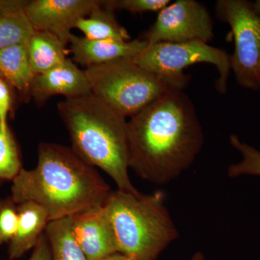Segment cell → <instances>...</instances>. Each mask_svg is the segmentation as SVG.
I'll list each match as a JSON object with an SVG mask.
<instances>
[{
  "mask_svg": "<svg viewBox=\"0 0 260 260\" xmlns=\"http://www.w3.org/2000/svg\"><path fill=\"white\" fill-rule=\"evenodd\" d=\"M126 134L129 169L157 185L189 169L205 143L193 103L180 90L167 92L132 116Z\"/></svg>",
  "mask_w": 260,
  "mask_h": 260,
  "instance_id": "6da1fadb",
  "label": "cell"
},
{
  "mask_svg": "<svg viewBox=\"0 0 260 260\" xmlns=\"http://www.w3.org/2000/svg\"><path fill=\"white\" fill-rule=\"evenodd\" d=\"M12 182L13 201L40 205L50 221L104 206L113 191L72 147L51 143L39 144L37 167L23 168Z\"/></svg>",
  "mask_w": 260,
  "mask_h": 260,
  "instance_id": "7a4b0ae2",
  "label": "cell"
},
{
  "mask_svg": "<svg viewBox=\"0 0 260 260\" xmlns=\"http://www.w3.org/2000/svg\"><path fill=\"white\" fill-rule=\"evenodd\" d=\"M57 111L69 133L72 148L107 173L119 190L138 191L129 176L126 117L92 93L65 99L58 104Z\"/></svg>",
  "mask_w": 260,
  "mask_h": 260,
  "instance_id": "3957f363",
  "label": "cell"
},
{
  "mask_svg": "<svg viewBox=\"0 0 260 260\" xmlns=\"http://www.w3.org/2000/svg\"><path fill=\"white\" fill-rule=\"evenodd\" d=\"M162 191H112L104 205L118 251L130 260H157L179 237Z\"/></svg>",
  "mask_w": 260,
  "mask_h": 260,
  "instance_id": "277c9868",
  "label": "cell"
},
{
  "mask_svg": "<svg viewBox=\"0 0 260 260\" xmlns=\"http://www.w3.org/2000/svg\"><path fill=\"white\" fill-rule=\"evenodd\" d=\"M92 94L124 117H131L173 88L133 59H119L84 70Z\"/></svg>",
  "mask_w": 260,
  "mask_h": 260,
  "instance_id": "5b68a950",
  "label": "cell"
},
{
  "mask_svg": "<svg viewBox=\"0 0 260 260\" xmlns=\"http://www.w3.org/2000/svg\"><path fill=\"white\" fill-rule=\"evenodd\" d=\"M133 61L180 90H184L190 79L184 70L198 63H208L216 67L219 77L215 88L219 93L225 94L232 70L231 55L226 51L202 41L148 44Z\"/></svg>",
  "mask_w": 260,
  "mask_h": 260,
  "instance_id": "8992f818",
  "label": "cell"
},
{
  "mask_svg": "<svg viewBox=\"0 0 260 260\" xmlns=\"http://www.w3.org/2000/svg\"><path fill=\"white\" fill-rule=\"evenodd\" d=\"M216 12L232 28L234 51L231 68L237 83L249 90H260V15L246 0H220Z\"/></svg>",
  "mask_w": 260,
  "mask_h": 260,
  "instance_id": "52a82bcc",
  "label": "cell"
},
{
  "mask_svg": "<svg viewBox=\"0 0 260 260\" xmlns=\"http://www.w3.org/2000/svg\"><path fill=\"white\" fill-rule=\"evenodd\" d=\"M213 38V20L205 5L194 0H178L159 12L143 39L153 44L191 41L208 43Z\"/></svg>",
  "mask_w": 260,
  "mask_h": 260,
  "instance_id": "ba28073f",
  "label": "cell"
},
{
  "mask_svg": "<svg viewBox=\"0 0 260 260\" xmlns=\"http://www.w3.org/2000/svg\"><path fill=\"white\" fill-rule=\"evenodd\" d=\"M100 3L97 0H32L28 2L25 13L34 30L54 34L67 46L73 34L72 29Z\"/></svg>",
  "mask_w": 260,
  "mask_h": 260,
  "instance_id": "9c48e42d",
  "label": "cell"
},
{
  "mask_svg": "<svg viewBox=\"0 0 260 260\" xmlns=\"http://www.w3.org/2000/svg\"><path fill=\"white\" fill-rule=\"evenodd\" d=\"M73 236L88 260H99L119 252L105 206L71 216Z\"/></svg>",
  "mask_w": 260,
  "mask_h": 260,
  "instance_id": "30bf717a",
  "label": "cell"
},
{
  "mask_svg": "<svg viewBox=\"0 0 260 260\" xmlns=\"http://www.w3.org/2000/svg\"><path fill=\"white\" fill-rule=\"evenodd\" d=\"M90 93L91 90L85 71L68 58L56 68L36 75L31 90V96L39 106L56 95L69 99Z\"/></svg>",
  "mask_w": 260,
  "mask_h": 260,
  "instance_id": "8fae6325",
  "label": "cell"
},
{
  "mask_svg": "<svg viewBox=\"0 0 260 260\" xmlns=\"http://www.w3.org/2000/svg\"><path fill=\"white\" fill-rule=\"evenodd\" d=\"M70 47L75 61L89 68L124 59H134L148 44L145 39L93 40L72 34Z\"/></svg>",
  "mask_w": 260,
  "mask_h": 260,
  "instance_id": "7c38bea8",
  "label": "cell"
},
{
  "mask_svg": "<svg viewBox=\"0 0 260 260\" xmlns=\"http://www.w3.org/2000/svg\"><path fill=\"white\" fill-rule=\"evenodd\" d=\"M18 228L8 247L10 260L18 259L34 249L50 221L47 210L34 202L18 205Z\"/></svg>",
  "mask_w": 260,
  "mask_h": 260,
  "instance_id": "4fadbf2b",
  "label": "cell"
},
{
  "mask_svg": "<svg viewBox=\"0 0 260 260\" xmlns=\"http://www.w3.org/2000/svg\"><path fill=\"white\" fill-rule=\"evenodd\" d=\"M0 74L25 99L31 97L36 75L29 59L27 43L0 50Z\"/></svg>",
  "mask_w": 260,
  "mask_h": 260,
  "instance_id": "5bb4252c",
  "label": "cell"
},
{
  "mask_svg": "<svg viewBox=\"0 0 260 260\" xmlns=\"http://www.w3.org/2000/svg\"><path fill=\"white\" fill-rule=\"evenodd\" d=\"M25 0H0V50L25 44L34 34L29 21Z\"/></svg>",
  "mask_w": 260,
  "mask_h": 260,
  "instance_id": "9a60e30c",
  "label": "cell"
},
{
  "mask_svg": "<svg viewBox=\"0 0 260 260\" xmlns=\"http://www.w3.org/2000/svg\"><path fill=\"white\" fill-rule=\"evenodd\" d=\"M27 48L36 75L56 68L68 59L66 45L50 32L35 30L27 42Z\"/></svg>",
  "mask_w": 260,
  "mask_h": 260,
  "instance_id": "2e32d148",
  "label": "cell"
},
{
  "mask_svg": "<svg viewBox=\"0 0 260 260\" xmlns=\"http://www.w3.org/2000/svg\"><path fill=\"white\" fill-rule=\"evenodd\" d=\"M75 28L85 37L93 40L129 41L127 30L116 20L114 11L108 9L101 1L86 18L81 19Z\"/></svg>",
  "mask_w": 260,
  "mask_h": 260,
  "instance_id": "e0dca14e",
  "label": "cell"
},
{
  "mask_svg": "<svg viewBox=\"0 0 260 260\" xmlns=\"http://www.w3.org/2000/svg\"><path fill=\"white\" fill-rule=\"evenodd\" d=\"M52 260H88L71 229V216L51 220L45 232Z\"/></svg>",
  "mask_w": 260,
  "mask_h": 260,
  "instance_id": "ac0fdd59",
  "label": "cell"
},
{
  "mask_svg": "<svg viewBox=\"0 0 260 260\" xmlns=\"http://www.w3.org/2000/svg\"><path fill=\"white\" fill-rule=\"evenodd\" d=\"M229 142L242 155L240 161L232 164L228 169L229 177L237 178L247 175L260 177L259 150L242 141L236 135H231Z\"/></svg>",
  "mask_w": 260,
  "mask_h": 260,
  "instance_id": "d6986e66",
  "label": "cell"
},
{
  "mask_svg": "<svg viewBox=\"0 0 260 260\" xmlns=\"http://www.w3.org/2000/svg\"><path fill=\"white\" fill-rule=\"evenodd\" d=\"M22 167L18 147L10 129L0 126V180L13 181Z\"/></svg>",
  "mask_w": 260,
  "mask_h": 260,
  "instance_id": "ffe728a7",
  "label": "cell"
},
{
  "mask_svg": "<svg viewBox=\"0 0 260 260\" xmlns=\"http://www.w3.org/2000/svg\"><path fill=\"white\" fill-rule=\"evenodd\" d=\"M18 224V205L11 198L0 200V244L12 240Z\"/></svg>",
  "mask_w": 260,
  "mask_h": 260,
  "instance_id": "44dd1931",
  "label": "cell"
},
{
  "mask_svg": "<svg viewBox=\"0 0 260 260\" xmlns=\"http://www.w3.org/2000/svg\"><path fill=\"white\" fill-rule=\"evenodd\" d=\"M169 0H110L104 1L108 9L124 10L131 13H143L147 12H160L170 4Z\"/></svg>",
  "mask_w": 260,
  "mask_h": 260,
  "instance_id": "7402d4cb",
  "label": "cell"
},
{
  "mask_svg": "<svg viewBox=\"0 0 260 260\" xmlns=\"http://www.w3.org/2000/svg\"><path fill=\"white\" fill-rule=\"evenodd\" d=\"M11 94L9 85L3 78H0V126L4 132L9 129L7 122L8 112L11 107Z\"/></svg>",
  "mask_w": 260,
  "mask_h": 260,
  "instance_id": "603a6c76",
  "label": "cell"
},
{
  "mask_svg": "<svg viewBox=\"0 0 260 260\" xmlns=\"http://www.w3.org/2000/svg\"><path fill=\"white\" fill-rule=\"evenodd\" d=\"M28 260H52L50 245L45 233L42 234L34 246Z\"/></svg>",
  "mask_w": 260,
  "mask_h": 260,
  "instance_id": "cb8c5ba5",
  "label": "cell"
},
{
  "mask_svg": "<svg viewBox=\"0 0 260 260\" xmlns=\"http://www.w3.org/2000/svg\"><path fill=\"white\" fill-rule=\"evenodd\" d=\"M99 260H130L129 258L126 257L124 254L117 252L115 254H111V255L106 256L102 259Z\"/></svg>",
  "mask_w": 260,
  "mask_h": 260,
  "instance_id": "d4e9b609",
  "label": "cell"
},
{
  "mask_svg": "<svg viewBox=\"0 0 260 260\" xmlns=\"http://www.w3.org/2000/svg\"><path fill=\"white\" fill-rule=\"evenodd\" d=\"M189 260H205V257L203 253L198 251V252L193 254V256H191V259Z\"/></svg>",
  "mask_w": 260,
  "mask_h": 260,
  "instance_id": "484cf974",
  "label": "cell"
},
{
  "mask_svg": "<svg viewBox=\"0 0 260 260\" xmlns=\"http://www.w3.org/2000/svg\"><path fill=\"white\" fill-rule=\"evenodd\" d=\"M252 5L254 10H255L258 14L260 15V0H256V1L252 3Z\"/></svg>",
  "mask_w": 260,
  "mask_h": 260,
  "instance_id": "4316f807",
  "label": "cell"
},
{
  "mask_svg": "<svg viewBox=\"0 0 260 260\" xmlns=\"http://www.w3.org/2000/svg\"><path fill=\"white\" fill-rule=\"evenodd\" d=\"M259 73H260V57H259Z\"/></svg>",
  "mask_w": 260,
  "mask_h": 260,
  "instance_id": "83f0119b",
  "label": "cell"
},
{
  "mask_svg": "<svg viewBox=\"0 0 260 260\" xmlns=\"http://www.w3.org/2000/svg\"><path fill=\"white\" fill-rule=\"evenodd\" d=\"M2 78V75H1V74H0V78Z\"/></svg>",
  "mask_w": 260,
  "mask_h": 260,
  "instance_id": "f1b7e54d",
  "label": "cell"
},
{
  "mask_svg": "<svg viewBox=\"0 0 260 260\" xmlns=\"http://www.w3.org/2000/svg\"><path fill=\"white\" fill-rule=\"evenodd\" d=\"M0 182H1V180H0Z\"/></svg>",
  "mask_w": 260,
  "mask_h": 260,
  "instance_id": "f546056e",
  "label": "cell"
}]
</instances>
